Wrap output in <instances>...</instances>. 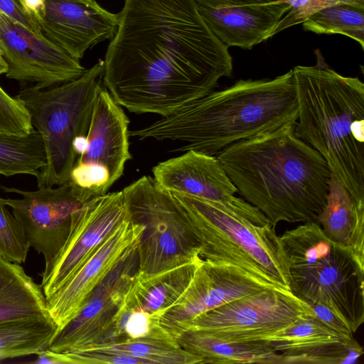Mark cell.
Instances as JSON below:
<instances>
[{
  "mask_svg": "<svg viewBox=\"0 0 364 364\" xmlns=\"http://www.w3.org/2000/svg\"><path fill=\"white\" fill-rule=\"evenodd\" d=\"M30 247L21 225L0 198V257L21 264Z\"/></svg>",
  "mask_w": 364,
  "mask_h": 364,
  "instance_id": "cell-30",
  "label": "cell"
},
{
  "mask_svg": "<svg viewBox=\"0 0 364 364\" xmlns=\"http://www.w3.org/2000/svg\"><path fill=\"white\" fill-rule=\"evenodd\" d=\"M0 12L37 35H43L38 21L21 0H0Z\"/></svg>",
  "mask_w": 364,
  "mask_h": 364,
  "instance_id": "cell-33",
  "label": "cell"
},
{
  "mask_svg": "<svg viewBox=\"0 0 364 364\" xmlns=\"http://www.w3.org/2000/svg\"><path fill=\"white\" fill-rule=\"evenodd\" d=\"M203 18L227 47L252 49L271 37L275 26L289 10L282 1L213 9L198 4Z\"/></svg>",
  "mask_w": 364,
  "mask_h": 364,
  "instance_id": "cell-20",
  "label": "cell"
},
{
  "mask_svg": "<svg viewBox=\"0 0 364 364\" xmlns=\"http://www.w3.org/2000/svg\"><path fill=\"white\" fill-rule=\"evenodd\" d=\"M37 21L47 39L80 60L88 49L113 38L119 17L95 0H43Z\"/></svg>",
  "mask_w": 364,
  "mask_h": 364,
  "instance_id": "cell-17",
  "label": "cell"
},
{
  "mask_svg": "<svg viewBox=\"0 0 364 364\" xmlns=\"http://www.w3.org/2000/svg\"><path fill=\"white\" fill-rule=\"evenodd\" d=\"M326 235L364 262V203L331 174L326 207L316 221Z\"/></svg>",
  "mask_w": 364,
  "mask_h": 364,
  "instance_id": "cell-21",
  "label": "cell"
},
{
  "mask_svg": "<svg viewBox=\"0 0 364 364\" xmlns=\"http://www.w3.org/2000/svg\"><path fill=\"white\" fill-rule=\"evenodd\" d=\"M124 338L176 340L161 325L160 318L145 311L127 309L122 305L104 343Z\"/></svg>",
  "mask_w": 364,
  "mask_h": 364,
  "instance_id": "cell-29",
  "label": "cell"
},
{
  "mask_svg": "<svg viewBox=\"0 0 364 364\" xmlns=\"http://www.w3.org/2000/svg\"><path fill=\"white\" fill-rule=\"evenodd\" d=\"M311 307L316 316L328 327L346 337L353 338L354 333L349 324L331 309L320 304H314Z\"/></svg>",
  "mask_w": 364,
  "mask_h": 364,
  "instance_id": "cell-34",
  "label": "cell"
},
{
  "mask_svg": "<svg viewBox=\"0 0 364 364\" xmlns=\"http://www.w3.org/2000/svg\"><path fill=\"white\" fill-rule=\"evenodd\" d=\"M138 263L136 244L87 296L77 314L54 333L48 348L71 352L105 343L115 314L134 280Z\"/></svg>",
  "mask_w": 364,
  "mask_h": 364,
  "instance_id": "cell-13",
  "label": "cell"
},
{
  "mask_svg": "<svg viewBox=\"0 0 364 364\" xmlns=\"http://www.w3.org/2000/svg\"><path fill=\"white\" fill-rule=\"evenodd\" d=\"M103 72L104 61L100 59L77 79L46 89L32 85L15 96L28 112L43 142L46 161L36 177L38 188L60 186L70 180L78 157L73 141L87 135Z\"/></svg>",
  "mask_w": 364,
  "mask_h": 364,
  "instance_id": "cell-7",
  "label": "cell"
},
{
  "mask_svg": "<svg viewBox=\"0 0 364 364\" xmlns=\"http://www.w3.org/2000/svg\"><path fill=\"white\" fill-rule=\"evenodd\" d=\"M304 31L317 34H341L364 47V6L338 4L323 9L302 23Z\"/></svg>",
  "mask_w": 364,
  "mask_h": 364,
  "instance_id": "cell-28",
  "label": "cell"
},
{
  "mask_svg": "<svg viewBox=\"0 0 364 364\" xmlns=\"http://www.w3.org/2000/svg\"><path fill=\"white\" fill-rule=\"evenodd\" d=\"M279 238L291 293L310 306L329 308L355 333L364 321V262L328 238L316 221Z\"/></svg>",
  "mask_w": 364,
  "mask_h": 364,
  "instance_id": "cell-5",
  "label": "cell"
},
{
  "mask_svg": "<svg viewBox=\"0 0 364 364\" xmlns=\"http://www.w3.org/2000/svg\"><path fill=\"white\" fill-rule=\"evenodd\" d=\"M0 49L8 65L6 77L34 83L40 89L77 79L86 69L80 60L0 12Z\"/></svg>",
  "mask_w": 364,
  "mask_h": 364,
  "instance_id": "cell-15",
  "label": "cell"
},
{
  "mask_svg": "<svg viewBox=\"0 0 364 364\" xmlns=\"http://www.w3.org/2000/svg\"><path fill=\"white\" fill-rule=\"evenodd\" d=\"M266 289H279L234 264L201 258L187 288L161 316V323L176 338L188 321Z\"/></svg>",
  "mask_w": 364,
  "mask_h": 364,
  "instance_id": "cell-16",
  "label": "cell"
},
{
  "mask_svg": "<svg viewBox=\"0 0 364 364\" xmlns=\"http://www.w3.org/2000/svg\"><path fill=\"white\" fill-rule=\"evenodd\" d=\"M49 316L41 284L20 264L0 257V323Z\"/></svg>",
  "mask_w": 364,
  "mask_h": 364,
  "instance_id": "cell-24",
  "label": "cell"
},
{
  "mask_svg": "<svg viewBox=\"0 0 364 364\" xmlns=\"http://www.w3.org/2000/svg\"><path fill=\"white\" fill-rule=\"evenodd\" d=\"M127 219L122 190L94 197L75 211L63 246L49 271L41 276V287L46 298L62 287Z\"/></svg>",
  "mask_w": 364,
  "mask_h": 364,
  "instance_id": "cell-14",
  "label": "cell"
},
{
  "mask_svg": "<svg viewBox=\"0 0 364 364\" xmlns=\"http://www.w3.org/2000/svg\"><path fill=\"white\" fill-rule=\"evenodd\" d=\"M33 129L30 114L23 103L0 86V132L23 136Z\"/></svg>",
  "mask_w": 364,
  "mask_h": 364,
  "instance_id": "cell-31",
  "label": "cell"
},
{
  "mask_svg": "<svg viewBox=\"0 0 364 364\" xmlns=\"http://www.w3.org/2000/svg\"><path fill=\"white\" fill-rule=\"evenodd\" d=\"M21 1L27 11L37 21L38 14L41 11L43 5V0H21Z\"/></svg>",
  "mask_w": 364,
  "mask_h": 364,
  "instance_id": "cell-35",
  "label": "cell"
},
{
  "mask_svg": "<svg viewBox=\"0 0 364 364\" xmlns=\"http://www.w3.org/2000/svg\"><path fill=\"white\" fill-rule=\"evenodd\" d=\"M8 71V65L4 58L3 53L0 49V75L6 74Z\"/></svg>",
  "mask_w": 364,
  "mask_h": 364,
  "instance_id": "cell-36",
  "label": "cell"
},
{
  "mask_svg": "<svg viewBox=\"0 0 364 364\" xmlns=\"http://www.w3.org/2000/svg\"><path fill=\"white\" fill-rule=\"evenodd\" d=\"M46 161L43 139L35 129L23 136L0 132V174L37 177Z\"/></svg>",
  "mask_w": 364,
  "mask_h": 364,
  "instance_id": "cell-27",
  "label": "cell"
},
{
  "mask_svg": "<svg viewBox=\"0 0 364 364\" xmlns=\"http://www.w3.org/2000/svg\"><path fill=\"white\" fill-rule=\"evenodd\" d=\"M129 218L144 227L137 244L138 270L148 275L198 261V244L173 195L149 176L122 190Z\"/></svg>",
  "mask_w": 364,
  "mask_h": 364,
  "instance_id": "cell-8",
  "label": "cell"
},
{
  "mask_svg": "<svg viewBox=\"0 0 364 364\" xmlns=\"http://www.w3.org/2000/svg\"><path fill=\"white\" fill-rule=\"evenodd\" d=\"M50 316L0 323V360L36 354L48 348L56 331Z\"/></svg>",
  "mask_w": 364,
  "mask_h": 364,
  "instance_id": "cell-25",
  "label": "cell"
},
{
  "mask_svg": "<svg viewBox=\"0 0 364 364\" xmlns=\"http://www.w3.org/2000/svg\"><path fill=\"white\" fill-rule=\"evenodd\" d=\"M143 231V225L129 218L124 221L62 287L46 298L47 311L56 326V331L77 314L92 291L125 252L138 244Z\"/></svg>",
  "mask_w": 364,
  "mask_h": 364,
  "instance_id": "cell-18",
  "label": "cell"
},
{
  "mask_svg": "<svg viewBox=\"0 0 364 364\" xmlns=\"http://www.w3.org/2000/svg\"><path fill=\"white\" fill-rule=\"evenodd\" d=\"M313 66L294 68L295 135L317 151L334 176L364 203V83L328 67L319 50Z\"/></svg>",
  "mask_w": 364,
  "mask_h": 364,
  "instance_id": "cell-4",
  "label": "cell"
},
{
  "mask_svg": "<svg viewBox=\"0 0 364 364\" xmlns=\"http://www.w3.org/2000/svg\"><path fill=\"white\" fill-rule=\"evenodd\" d=\"M294 124L237 141L216 155L237 193L274 227L317 221L326 205L331 172L295 135Z\"/></svg>",
  "mask_w": 364,
  "mask_h": 364,
  "instance_id": "cell-2",
  "label": "cell"
},
{
  "mask_svg": "<svg viewBox=\"0 0 364 364\" xmlns=\"http://www.w3.org/2000/svg\"><path fill=\"white\" fill-rule=\"evenodd\" d=\"M297 117L291 69L274 78L239 80L129 134L138 140L179 141L178 151L214 156L233 143L295 123Z\"/></svg>",
  "mask_w": 364,
  "mask_h": 364,
  "instance_id": "cell-3",
  "label": "cell"
},
{
  "mask_svg": "<svg viewBox=\"0 0 364 364\" xmlns=\"http://www.w3.org/2000/svg\"><path fill=\"white\" fill-rule=\"evenodd\" d=\"M6 193L21 196V198H2L4 204L21 225L31 247L44 258L41 276L51 267L67 238L71 216L92 197L68 181L57 188L43 187L26 191L0 186Z\"/></svg>",
  "mask_w": 364,
  "mask_h": 364,
  "instance_id": "cell-11",
  "label": "cell"
},
{
  "mask_svg": "<svg viewBox=\"0 0 364 364\" xmlns=\"http://www.w3.org/2000/svg\"><path fill=\"white\" fill-rule=\"evenodd\" d=\"M170 193L202 259L234 264L259 280L291 292L280 238L274 226L259 225L208 200Z\"/></svg>",
  "mask_w": 364,
  "mask_h": 364,
  "instance_id": "cell-6",
  "label": "cell"
},
{
  "mask_svg": "<svg viewBox=\"0 0 364 364\" xmlns=\"http://www.w3.org/2000/svg\"><path fill=\"white\" fill-rule=\"evenodd\" d=\"M288 4L289 10L278 22L272 36L296 25L302 23L312 14L327 7L344 4H356L364 6V0H282Z\"/></svg>",
  "mask_w": 364,
  "mask_h": 364,
  "instance_id": "cell-32",
  "label": "cell"
},
{
  "mask_svg": "<svg viewBox=\"0 0 364 364\" xmlns=\"http://www.w3.org/2000/svg\"><path fill=\"white\" fill-rule=\"evenodd\" d=\"M309 316H316L312 307L291 292L266 289L196 317L182 326L181 333L197 331L230 342L266 341Z\"/></svg>",
  "mask_w": 364,
  "mask_h": 364,
  "instance_id": "cell-9",
  "label": "cell"
},
{
  "mask_svg": "<svg viewBox=\"0 0 364 364\" xmlns=\"http://www.w3.org/2000/svg\"><path fill=\"white\" fill-rule=\"evenodd\" d=\"M84 349L130 356L142 364H201L198 356L183 349L176 339L124 338Z\"/></svg>",
  "mask_w": 364,
  "mask_h": 364,
  "instance_id": "cell-26",
  "label": "cell"
},
{
  "mask_svg": "<svg viewBox=\"0 0 364 364\" xmlns=\"http://www.w3.org/2000/svg\"><path fill=\"white\" fill-rule=\"evenodd\" d=\"M266 341L284 364H353L363 354L354 337L338 333L316 316L300 318Z\"/></svg>",
  "mask_w": 364,
  "mask_h": 364,
  "instance_id": "cell-19",
  "label": "cell"
},
{
  "mask_svg": "<svg viewBox=\"0 0 364 364\" xmlns=\"http://www.w3.org/2000/svg\"><path fill=\"white\" fill-rule=\"evenodd\" d=\"M118 17L102 77L129 112L169 116L231 77L228 47L195 0H124Z\"/></svg>",
  "mask_w": 364,
  "mask_h": 364,
  "instance_id": "cell-1",
  "label": "cell"
},
{
  "mask_svg": "<svg viewBox=\"0 0 364 364\" xmlns=\"http://www.w3.org/2000/svg\"><path fill=\"white\" fill-rule=\"evenodd\" d=\"M129 124L122 107L102 86L87 133V148L77 157L69 181L92 197L108 193L132 158Z\"/></svg>",
  "mask_w": 364,
  "mask_h": 364,
  "instance_id": "cell-10",
  "label": "cell"
},
{
  "mask_svg": "<svg viewBox=\"0 0 364 364\" xmlns=\"http://www.w3.org/2000/svg\"><path fill=\"white\" fill-rule=\"evenodd\" d=\"M152 173L155 182L166 191L217 203L259 225L270 223L257 208L236 196L237 189L217 156L188 150L159 163Z\"/></svg>",
  "mask_w": 364,
  "mask_h": 364,
  "instance_id": "cell-12",
  "label": "cell"
},
{
  "mask_svg": "<svg viewBox=\"0 0 364 364\" xmlns=\"http://www.w3.org/2000/svg\"><path fill=\"white\" fill-rule=\"evenodd\" d=\"M200 259L148 275L136 272L122 305L161 318L187 288Z\"/></svg>",
  "mask_w": 364,
  "mask_h": 364,
  "instance_id": "cell-22",
  "label": "cell"
},
{
  "mask_svg": "<svg viewBox=\"0 0 364 364\" xmlns=\"http://www.w3.org/2000/svg\"><path fill=\"white\" fill-rule=\"evenodd\" d=\"M179 346L204 363L284 364L281 354L268 341H225L203 333L186 330L176 337Z\"/></svg>",
  "mask_w": 364,
  "mask_h": 364,
  "instance_id": "cell-23",
  "label": "cell"
}]
</instances>
